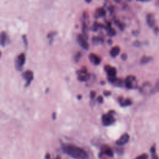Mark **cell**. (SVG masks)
<instances>
[{"label":"cell","instance_id":"26","mask_svg":"<svg viewBox=\"0 0 159 159\" xmlns=\"http://www.w3.org/2000/svg\"><path fill=\"white\" fill-rule=\"evenodd\" d=\"M81 57H82V53L80 52H78V53H77L76 56H75V61H76V62L79 61V60L80 59Z\"/></svg>","mask_w":159,"mask_h":159},{"label":"cell","instance_id":"9","mask_svg":"<svg viewBox=\"0 0 159 159\" xmlns=\"http://www.w3.org/2000/svg\"><path fill=\"white\" fill-rule=\"evenodd\" d=\"M10 42V39L5 32H2L1 34V44L3 47H5Z\"/></svg>","mask_w":159,"mask_h":159},{"label":"cell","instance_id":"3","mask_svg":"<svg viewBox=\"0 0 159 159\" xmlns=\"http://www.w3.org/2000/svg\"><path fill=\"white\" fill-rule=\"evenodd\" d=\"M114 118L111 112H109L107 114H104L102 117V121L104 125H110L114 122Z\"/></svg>","mask_w":159,"mask_h":159},{"label":"cell","instance_id":"18","mask_svg":"<svg viewBox=\"0 0 159 159\" xmlns=\"http://www.w3.org/2000/svg\"><path fill=\"white\" fill-rule=\"evenodd\" d=\"M107 34L110 37H113L116 35V32L114 29H112L111 27H107Z\"/></svg>","mask_w":159,"mask_h":159},{"label":"cell","instance_id":"20","mask_svg":"<svg viewBox=\"0 0 159 159\" xmlns=\"http://www.w3.org/2000/svg\"><path fill=\"white\" fill-rule=\"evenodd\" d=\"M150 151H151V154L152 155V159H159L156 153V148L154 147H152L151 149H150Z\"/></svg>","mask_w":159,"mask_h":159},{"label":"cell","instance_id":"31","mask_svg":"<svg viewBox=\"0 0 159 159\" xmlns=\"http://www.w3.org/2000/svg\"><path fill=\"white\" fill-rule=\"evenodd\" d=\"M155 32H156V33L157 34H158L159 33V28L158 27H156V29H155Z\"/></svg>","mask_w":159,"mask_h":159},{"label":"cell","instance_id":"21","mask_svg":"<svg viewBox=\"0 0 159 159\" xmlns=\"http://www.w3.org/2000/svg\"><path fill=\"white\" fill-rule=\"evenodd\" d=\"M56 32H50L49 34H48L47 37H48V38L50 39V40H51V43L52 42V41L53 40V37L56 36Z\"/></svg>","mask_w":159,"mask_h":159},{"label":"cell","instance_id":"27","mask_svg":"<svg viewBox=\"0 0 159 159\" xmlns=\"http://www.w3.org/2000/svg\"><path fill=\"white\" fill-rule=\"evenodd\" d=\"M127 58V56L126 53H123L122 56H121V58H122L123 60H126Z\"/></svg>","mask_w":159,"mask_h":159},{"label":"cell","instance_id":"5","mask_svg":"<svg viewBox=\"0 0 159 159\" xmlns=\"http://www.w3.org/2000/svg\"><path fill=\"white\" fill-rule=\"evenodd\" d=\"M77 40L79 44L81 45V47L85 50H88L89 49V44L88 43L87 40L85 38V37L82 34H79L77 37Z\"/></svg>","mask_w":159,"mask_h":159},{"label":"cell","instance_id":"2","mask_svg":"<svg viewBox=\"0 0 159 159\" xmlns=\"http://www.w3.org/2000/svg\"><path fill=\"white\" fill-rule=\"evenodd\" d=\"M125 85L127 88H134L137 87V82L136 77L134 76H129L125 80Z\"/></svg>","mask_w":159,"mask_h":159},{"label":"cell","instance_id":"8","mask_svg":"<svg viewBox=\"0 0 159 159\" xmlns=\"http://www.w3.org/2000/svg\"><path fill=\"white\" fill-rule=\"evenodd\" d=\"M129 139V136L127 134H124L122 136H121L119 139L116 141V144L119 146H122L127 143Z\"/></svg>","mask_w":159,"mask_h":159},{"label":"cell","instance_id":"19","mask_svg":"<svg viewBox=\"0 0 159 159\" xmlns=\"http://www.w3.org/2000/svg\"><path fill=\"white\" fill-rule=\"evenodd\" d=\"M152 60L151 57H148V56H143L140 60V62L142 64H145L149 62L150 60Z\"/></svg>","mask_w":159,"mask_h":159},{"label":"cell","instance_id":"13","mask_svg":"<svg viewBox=\"0 0 159 159\" xmlns=\"http://www.w3.org/2000/svg\"><path fill=\"white\" fill-rule=\"evenodd\" d=\"M120 52V48L118 46H115V47H112L110 51V55L112 57H116L119 55Z\"/></svg>","mask_w":159,"mask_h":159},{"label":"cell","instance_id":"22","mask_svg":"<svg viewBox=\"0 0 159 159\" xmlns=\"http://www.w3.org/2000/svg\"><path fill=\"white\" fill-rule=\"evenodd\" d=\"M135 159H148V155L146 154H143L137 157Z\"/></svg>","mask_w":159,"mask_h":159},{"label":"cell","instance_id":"11","mask_svg":"<svg viewBox=\"0 0 159 159\" xmlns=\"http://www.w3.org/2000/svg\"><path fill=\"white\" fill-rule=\"evenodd\" d=\"M89 59L90 61L93 63L95 65H99L101 63V58H100L98 56H97L95 53H91L89 56Z\"/></svg>","mask_w":159,"mask_h":159},{"label":"cell","instance_id":"25","mask_svg":"<svg viewBox=\"0 0 159 159\" xmlns=\"http://www.w3.org/2000/svg\"><path fill=\"white\" fill-rule=\"evenodd\" d=\"M23 42H24V45L26 46V47H27V36L26 35H23Z\"/></svg>","mask_w":159,"mask_h":159},{"label":"cell","instance_id":"23","mask_svg":"<svg viewBox=\"0 0 159 159\" xmlns=\"http://www.w3.org/2000/svg\"><path fill=\"white\" fill-rule=\"evenodd\" d=\"M99 27H101V24H99L97 23H95L93 26V27H92V29H93V31H97Z\"/></svg>","mask_w":159,"mask_h":159},{"label":"cell","instance_id":"32","mask_svg":"<svg viewBox=\"0 0 159 159\" xmlns=\"http://www.w3.org/2000/svg\"><path fill=\"white\" fill-rule=\"evenodd\" d=\"M139 1H142V2H145V1H149L150 0H137Z\"/></svg>","mask_w":159,"mask_h":159},{"label":"cell","instance_id":"30","mask_svg":"<svg viewBox=\"0 0 159 159\" xmlns=\"http://www.w3.org/2000/svg\"><path fill=\"white\" fill-rule=\"evenodd\" d=\"M110 94H111L110 91H105V92H104V95H106V96H108V95H110Z\"/></svg>","mask_w":159,"mask_h":159},{"label":"cell","instance_id":"15","mask_svg":"<svg viewBox=\"0 0 159 159\" xmlns=\"http://www.w3.org/2000/svg\"><path fill=\"white\" fill-rule=\"evenodd\" d=\"M106 14V11L103 8H99L95 12V16L97 18L103 17Z\"/></svg>","mask_w":159,"mask_h":159},{"label":"cell","instance_id":"14","mask_svg":"<svg viewBox=\"0 0 159 159\" xmlns=\"http://www.w3.org/2000/svg\"><path fill=\"white\" fill-rule=\"evenodd\" d=\"M119 101L121 104V105L123 106H129L132 104V101L130 99H123V98H119Z\"/></svg>","mask_w":159,"mask_h":159},{"label":"cell","instance_id":"28","mask_svg":"<svg viewBox=\"0 0 159 159\" xmlns=\"http://www.w3.org/2000/svg\"><path fill=\"white\" fill-rule=\"evenodd\" d=\"M95 95H96V93H95V91H91V94H90V96H91V98H93L95 97Z\"/></svg>","mask_w":159,"mask_h":159},{"label":"cell","instance_id":"7","mask_svg":"<svg viewBox=\"0 0 159 159\" xmlns=\"http://www.w3.org/2000/svg\"><path fill=\"white\" fill-rule=\"evenodd\" d=\"M90 75L87 73V69L85 67H83L79 72L78 78L80 81H86L89 78Z\"/></svg>","mask_w":159,"mask_h":159},{"label":"cell","instance_id":"35","mask_svg":"<svg viewBox=\"0 0 159 159\" xmlns=\"http://www.w3.org/2000/svg\"><path fill=\"white\" fill-rule=\"evenodd\" d=\"M108 43L110 44V45H111L112 44V40L111 39H110V40H108Z\"/></svg>","mask_w":159,"mask_h":159},{"label":"cell","instance_id":"34","mask_svg":"<svg viewBox=\"0 0 159 159\" xmlns=\"http://www.w3.org/2000/svg\"><path fill=\"white\" fill-rule=\"evenodd\" d=\"M85 1H86V3H91V0H85Z\"/></svg>","mask_w":159,"mask_h":159},{"label":"cell","instance_id":"1","mask_svg":"<svg viewBox=\"0 0 159 159\" xmlns=\"http://www.w3.org/2000/svg\"><path fill=\"white\" fill-rule=\"evenodd\" d=\"M63 151L75 159H88V155L83 149L71 144H64L62 146Z\"/></svg>","mask_w":159,"mask_h":159},{"label":"cell","instance_id":"12","mask_svg":"<svg viewBox=\"0 0 159 159\" xmlns=\"http://www.w3.org/2000/svg\"><path fill=\"white\" fill-rule=\"evenodd\" d=\"M147 23L148 26L150 27H152L156 24V20H155L154 16L152 14H149L147 16Z\"/></svg>","mask_w":159,"mask_h":159},{"label":"cell","instance_id":"10","mask_svg":"<svg viewBox=\"0 0 159 159\" xmlns=\"http://www.w3.org/2000/svg\"><path fill=\"white\" fill-rule=\"evenodd\" d=\"M105 70L108 73V75L109 77H115L116 74V69L114 67H112L110 65L105 66Z\"/></svg>","mask_w":159,"mask_h":159},{"label":"cell","instance_id":"29","mask_svg":"<svg viewBox=\"0 0 159 159\" xmlns=\"http://www.w3.org/2000/svg\"><path fill=\"white\" fill-rule=\"evenodd\" d=\"M98 101L100 103H102L103 101V99L102 97H99L98 98Z\"/></svg>","mask_w":159,"mask_h":159},{"label":"cell","instance_id":"17","mask_svg":"<svg viewBox=\"0 0 159 159\" xmlns=\"http://www.w3.org/2000/svg\"><path fill=\"white\" fill-rule=\"evenodd\" d=\"M158 91H159V78L158 79L156 85H155L153 87V88L150 90V94H155Z\"/></svg>","mask_w":159,"mask_h":159},{"label":"cell","instance_id":"24","mask_svg":"<svg viewBox=\"0 0 159 159\" xmlns=\"http://www.w3.org/2000/svg\"><path fill=\"white\" fill-rule=\"evenodd\" d=\"M102 42V39H100L99 37H93V42L95 44H97V43H99Z\"/></svg>","mask_w":159,"mask_h":159},{"label":"cell","instance_id":"4","mask_svg":"<svg viewBox=\"0 0 159 159\" xmlns=\"http://www.w3.org/2000/svg\"><path fill=\"white\" fill-rule=\"evenodd\" d=\"M25 62H26V56L24 53H21L18 56L16 60V66L18 69H21L22 66L24 65Z\"/></svg>","mask_w":159,"mask_h":159},{"label":"cell","instance_id":"16","mask_svg":"<svg viewBox=\"0 0 159 159\" xmlns=\"http://www.w3.org/2000/svg\"><path fill=\"white\" fill-rule=\"evenodd\" d=\"M103 152L104 154H106L108 157H111L113 156V152H112V150L110 147H104Z\"/></svg>","mask_w":159,"mask_h":159},{"label":"cell","instance_id":"33","mask_svg":"<svg viewBox=\"0 0 159 159\" xmlns=\"http://www.w3.org/2000/svg\"><path fill=\"white\" fill-rule=\"evenodd\" d=\"M156 5H157V6L159 7V0H157V2H156Z\"/></svg>","mask_w":159,"mask_h":159},{"label":"cell","instance_id":"6","mask_svg":"<svg viewBox=\"0 0 159 159\" xmlns=\"http://www.w3.org/2000/svg\"><path fill=\"white\" fill-rule=\"evenodd\" d=\"M23 77L26 80V86H27L30 85L31 81L33 80V78H34V74H33L32 72H31V71L27 70L23 74Z\"/></svg>","mask_w":159,"mask_h":159}]
</instances>
